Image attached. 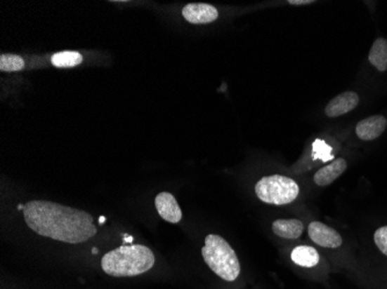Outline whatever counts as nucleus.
<instances>
[{"instance_id":"nucleus-1","label":"nucleus","mask_w":387,"mask_h":289,"mask_svg":"<svg viewBox=\"0 0 387 289\" xmlns=\"http://www.w3.org/2000/svg\"><path fill=\"white\" fill-rule=\"evenodd\" d=\"M22 210L27 226L41 236L78 244L86 242L96 234L92 215L73 207L53 201H32Z\"/></svg>"},{"instance_id":"nucleus-2","label":"nucleus","mask_w":387,"mask_h":289,"mask_svg":"<svg viewBox=\"0 0 387 289\" xmlns=\"http://www.w3.org/2000/svg\"><path fill=\"white\" fill-rule=\"evenodd\" d=\"M152 251L140 244H124L107 253L101 260L103 272L116 278L140 276L155 267Z\"/></svg>"},{"instance_id":"nucleus-3","label":"nucleus","mask_w":387,"mask_h":289,"mask_svg":"<svg viewBox=\"0 0 387 289\" xmlns=\"http://www.w3.org/2000/svg\"><path fill=\"white\" fill-rule=\"evenodd\" d=\"M202 256L212 272L225 281H235L240 274V263L237 253L219 235L210 234L205 237Z\"/></svg>"},{"instance_id":"nucleus-4","label":"nucleus","mask_w":387,"mask_h":289,"mask_svg":"<svg viewBox=\"0 0 387 289\" xmlns=\"http://www.w3.org/2000/svg\"><path fill=\"white\" fill-rule=\"evenodd\" d=\"M255 194L265 204L282 206L296 201L299 194V187L292 178L272 175L261 178L256 183Z\"/></svg>"},{"instance_id":"nucleus-5","label":"nucleus","mask_w":387,"mask_h":289,"mask_svg":"<svg viewBox=\"0 0 387 289\" xmlns=\"http://www.w3.org/2000/svg\"><path fill=\"white\" fill-rule=\"evenodd\" d=\"M308 236L315 244H318L322 248H335L341 247L342 237L340 234L334 229L329 227L327 224L315 221L308 226Z\"/></svg>"},{"instance_id":"nucleus-6","label":"nucleus","mask_w":387,"mask_h":289,"mask_svg":"<svg viewBox=\"0 0 387 289\" xmlns=\"http://www.w3.org/2000/svg\"><path fill=\"white\" fill-rule=\"evenodd\" d=\"M183 15L192 25H208L218 18V11L209 4H188L183 7Z\"/></svg>"},{"instance_id":"nucleus-7","label":"nucleus","mask_w":387,"mask_h":289,"mask_svg":"<svg viewBox=\"0 0 387 289\" xmlns=\"http://www.w3.org/2000/svg\"><path fill=\"white\" fill-rule=\"evenodd\" d=\"M155 204L160 217L167 222L178 224L183 219V210L172 194L160 192L155 199Z\"/></svg>"},{"instance_id":"nucleus-8","label":"nucleus","mask_w":387,"mask_h":289,"mask_svg":"<svg viewBox=\"0 0 387 289\" xmlns=\"http://www.w3.org/2000/svg\"><path fill=\"white\" fill-rule=\"evenodd\" d=\"M358 103H360V96L358 93L344 92L340 95L335 96L334 99H332L328 102L324 108V114L331 119L340 117V116L346 115L351 110H354Z\"/></svg>"},{"instance_id":"nucleus-9","label":"nucleus","mask_w":387,"mask_h":289,"mask_svg":"<svg viewBox=\"0 0 387 289\" xmlns=\"http://www.w3.org/2000/svg\"><path fill=\"white\" fill-rule=\"evenodd\" d=\"M386 126L387 119L384 116H371L358 123L356 126V135L361 140L371 142L379 138L386 130Z\"/></svg>"},{"instance_id":"nucleus-10","label":"nucleus","mask_w":387,"mask_h":289,"mask_svg":"<svg viewBox=\"0 0 387 289\" xmlns=\"http://www.w3.org/2000/svg\"><path fill=\"white\" fill-rule=\"evenodd\" d=\"M346 169H347V161L344 159H336L329 165L319 169L315 173L313 181L319 187H327V185L332 184L335 180H338L346 171Z\"/></svg>"},{"instance_id":"nucleus-11","label":"nucleus","mask_w":387,"mask_h":289,"mask_svg":"<svg viewBox=\"0 0 387 289\" xmlns=\"http://www.w3.org/2000/svg\"><path fill=\"white\" fill-rule=\"evenodd\" d=\"M273 231L282 238L295 240L304 231V224L297 219H280L273 222Z\"/></svg>"},{"instance_id":"nucleus-12","label":"nucleus","mask_w":387,"mask_h":289,"mask_svg":"<svg viewBox=\"0 0 387 289\" xmlns=\"http://www.w3.org/2000/svg\"><path fill=\"white\" fill-rule=\"evenodd\" d=\"M291 260L294 263L301 267H315L318 265L320 257L315 248L301 246L292 250Z\"/></svg>"},{"instance_id":"nucleus-13","label":"nucleus","mask_w":387,"mask_h":289,"mask_svg":"<svg viewBox=\"0 0 387 289\" xmlns=\"http://www.w3.org/2000/svg\"><path fill=\"white\" fill-rule=\"evenodd\" d=\"M369 62L381 71L385 72L387 69V40L377 39L371 46L369 53Z\"/></svg>"},{"instance_id":"nucleus-14","label":"nucleus","mask_w":387,"mask_h":289,"mask_svg":"<svg viewBox=\"0 0 387 289\" xmlns=\"http://www.w3.org/2000/svg\"><path fill=\"white\" fill-rule=\"evenodd\" d=\"M51 62L56 67H73L83 62V56L76 51H63L55 53L51 57Z\"/></svg>"},{"instance_id":"nucleus-15","label":"nucleus","mask_w":387,"mask_h":289,"mask_svg":"<svg viewBox=\"0 0 387 289\" xmlns=\"http://www.w3.org/2000/svg\"><path fill=\"white\" fill-rule=\"evenodd\" d=\"M25 67V62L20 56L4 53L0 56V71L1 72H17Z\"/></svg>"},{"instance_id":"nucleus-16","label":"nucleus","mask_w":387,"mask_h":289,"mask_svg":"<svg viewBox=\"0 0 387 289\" xmlns=\"http://www.w3.org/2000/svg\"><path fill=\"white\" fill-rule=\"evenodd\" d=\"M374 243L377 246L378 249L381 250V253L387 256V226L378 228L374 233Z\"/></svg>"},{"instance_id":"nucleus-17","label":"nucleus","mask_w":387,"mask_h":289,"mask_svg":"<svg viewBox=\"0 0 387 289\" xmlns=\"http://www.w3.org/2000/svg\"><path fill=\"white\" fill-rule=\"evenodd\" d=\"M290 5H308V4H315L313 0H289Z\"/></svg>"}]
</instances>
